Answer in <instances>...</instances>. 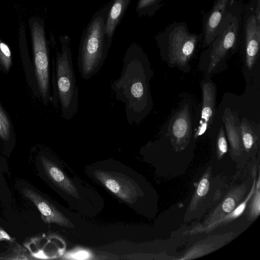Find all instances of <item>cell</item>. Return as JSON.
I'll use <instances>...</instances> for the list:
<instances>
[{"instance_id": "obj_12", "label": "cell", "mask_w": 260, "mask_h": 260, "mask_svg": "<svg viewBox=\"0 0 260 260\" xmlns=\"http://www.w3.org/2000/svg\"><path fill=\"white\" fill-rule=\"evenodd\" d=\"M202 92L201 117L194 139L203 135L211 127L215 112L216 90L213 83L207 81L203 83Z\"/></svg>"}, {"instance_id": "obj_10", "label": "cell", "mask_w": 260, "mask_h": 260, "mask_svg": "<svg viewBox=\"0 0 260 260\" xmlns=\"http://www.w3.org/2000/svg\"><path fill=\"white\" fill-rule=\"evenodd\" d=\"M22 192L37 208L46 223H55L61 226L75 228L74 225L69 219L41 194L28 188H24Z\"/></svg>"}, {"instance_id": "obj_28", "label": "cell", "mask_w": 260, "mask_h": 260, "mask_svg": "<svg viewBox=\"0 0 260 260\" xmlns=\"http://www.w3.org/2000/svg\"><path fill=\"white\" fill-rule=\"evenodd\" d=\"M179 1H183V0H179Z\"/></svg>"}, {"instance_id": "obj_17", "label": "cell", "mask_w": 260, "mask_h": 260, "mask_svg": "<svg viewBox=\"0 0 260 260\" xmlns=\"http://www.w3.org/2000/svg\"><path fill=\"white\" fill-rule=\"evenodd\" d=\"M240 133L242 143L246 151H249L253 146L257 137L248 120L244 118L240 123Z\"/></svg>"}, {"instance_id": "obj_9", "label": "cell", "mask_w": 260, "mask_h": 260, "mask_svg": "<svg viewBox=\"0 0 260 260\" xmlns=\"http://www.w3.org/2000/svg\"><path fill=\"white\" fill-rule=\"evenodd\" d=\"M236 0H215L211 10L203 17L202 46L208 47L216 37L221 21Z\"/></svg>"}, {"instance_id": "obj_25", "label": "cell", "mask_w": 260, "mask_h": 260, "mask_svg": "<svg viewBox=\"0 0 260 260\" xmlns=\"http://www.w3.org/2000/svg\"><path fill=\"white\" fill-rule=\"evenodd\" d=\"M235 207V202L232 198H226L223 202L222 208L223 210L226 213L232 212Z\"/></svg>"}, {"instance_id": "obj_24", "label": "cell", "mask_w": 260, "mask_h": 260, "mask_svg": "<svg viewBox=\"0 0 260 260\" xmlns=\"http://www.w3.org/2000/svg\"><path fill=\"white\" fill-rule=\"evenodd\" d=\"M209 182L208 179L207 178L202 179L198 186L197 190V194L200 197L205 196L209 190Z\"/></svg>"}, {"instance_id": "obj_14", "label": "cell", "mask_w": 260, "mask_h": 260, "mask_svg": "<svg viewBox=\"0 0 260 260\" xmlns=\"http://www.w3.org/2000/svg\"><path fill=\"white\" fill-rule=\"evenodd\" d=\"M105 23L107 42L111 47L115 30L123 18L132 0H111Z\"/></svg>"}, {"instance_id": "obj_6", "label": "cell", "mask_w": 260, "mask_h": 260, "mask_svg": "<svg viewBox=\"0 0 260 260\" xmlns=\"http://www.w3.org/2000/svg\"><path fill=\"white\" fill-rule=\"evenodd\" d=\"M35 68V74L43 103L46 105L51 100L49 57L44 19L31 16L28 19Z\"/></svg>"}, {"instance_id": "obj_8", "label": "cell", "mask_w": 260, "mask_h": 260, "mask_svg": "<svg viewBox=\"0 0 260 260\" xmlns=\"http://www.w3.org/2000/svg\"><path fill=\"white\" fill-rule=\"evenodd\" d=\"M243 28L245 42L246 62L251 69L258 55L260 48V17L255 10L247 5L243 16Z\"/></svg>"}, {"instance_id": "obj_13", "label": "cell", "mask_w": 260, "mask_h": 260, "mask_svg": "<svg viewBox=\"0 0 260 260\" xmlns=\"http://www.w3.org/2000/svg\"><path fill=\"white\" fill-rule=\"evenodd\" d=\"M41 161L46 175L57 187L72 197L79 198L75 184L55 163L44 156L41 157Z\"/></svg>"}, {"instance_id": "obj_22", "label": "cell", "mask_w": 260, "mask_h": 260, "mask_svg": "<svg viewBox=\"0 0 260 260\" xmlns=\"http://www.w3.org/2000/svg\"><path fill=\"white\" fill-rule=\"evenodd\" d=\"M64 257L68 259H90L91 258V253L86 250L78 248L69 252Z\"/></svg>"}, {"instance_id": "obj_19", "label": "cell", "mask_w": 260, "mask_h": 260, "mask_svg": "<svg viewBox=\"0 0 260 260\" xmlns=\"http://www.w3.org/2000/svg\"><path fill=\"white\" fill-rule=\"evenodd\" d=\"M13 131L8 117L0 106V139L9 141L13 136Z\"/></svg>"}, {"instance_id": "obj_4", "label": "cell", "mask_w": 260, "mask_h": 260, "mask_svg": "<svg viewBox=\"0 0 260 260\" xmlns=\"http://www.w3.org/2000/svg\"><path fill=\"white\" fill-rule=\"evenodd\" d=\"M155 39L171 63L183 67L193 54L202 34L190 32L184 22L174 21L158 32Z\"/></svg>"}, {"instance_id": "obj_5", "label": "cell", "mask_w": 260, "mask_h": 260, "mask_svg": "<svg viewBox=\"0 0 260 260\" xmlns=\"http://www.w3.org/2000/svg\"><path fill=\"white\" fill-rule=\"evenodd\" d=\"M242 14V4L236 0L221 21L216 37L208 46L209 73L214 70L230 50L236 47L241 34Z\"/></svg>"}, {"instance_id": "obj_21", "label": "cell", "mask_w": 260, "mask_h": 260, "mask_svg": "<svg viewBox=\"0 0 260 260\" xmlns=\"http://www.w3.org/2000/svg\"><path fill=\"white\" fill-rule=\"evenodd\" d=\"M217 154L221 157L228 151V143L225 138V133L223 126H221L218 133L217 138Z\"/></svg>"}, {"instance_id": "obj_23", "label": "cell", "mask_w": 260, "mask_h": 260, "mask_svg": "<svg viewBox=\"0 0 260 260\" xmlns=\"http://www.w3.org/2000/svg\"><path fill=\"white\" fill-rule=\"evenodd\" d=\"M6 259H32L29 257V255L26 253V250L21 245H17L14 247L13 251L9 254Z\"/></svg>"}, {"instance_id": "obj_27", "label": "cell", "mask_w": 260, "mask_h": 260, "mask_svg": "<svg viewBox=\"0 0 260 260\" xmlns=\"http://www.w3.org/2000/svg\"><path fill=\"white\" fill-rule=\"evenodd\" d=\"M8 241L13 242L15 241V239L11 237L5 231L0 228V241Z\"/></svg>"}, {"instance_id": "obj_16", "label": "cell", "mask_w": 260, "mask_h": 260, "mask_svg": "<svg viewBox=\"0 0 260 260\" xmlns=\"http://www.w3.org/2000/svg\"><path fill=\"white\" fill-rule=\"evenodd\" d=\"M165 0H139L136 11L140 17H152L162 6Z\"/></svg>"}, {"instance_id": "obj_26", "label": "cell", "mask_w": 260, "mask_h": 260, "mask_svg": "<svg viewBox=\"0 0 260 260\" xmlns=\"http://www.w3.org/2000/svg\"><path fill=\"white\" fill-rule=\"evenodd\" d=\"M259 191L257 190L252 205V211L255 214L258 215L259 213Z\"/></svg>"}, {"instance_id": "obj_20", "label": "cell", "mask_w": 260, "mask_h": 260, "mask_svg": "<svg viewBox=\"0 0 260 260\" xmlns=\"http://www.w3.org/2000/svg\"><path fill=\"white\" fill-rule=\"evenodd\" d=\"M12 63V54L9 46L0 38V65L8 71Z\"/></svg>"}, {"instance_id": "obj_7", "label": "cell", "mask_w": 260, "mask_h": 260, "mask_svg": "<svg viewBox=\"0 0 260 260\" xmlns=\"http://www.w3.org/2000/svg\"><path fill=\"white\" fill-rule=\"evenodd\" d=\"M93 174L107 189L127 203H134L141 195L138 184L122 173L96 170Z\"/></svg>"}, {"instance_id": "obj_15", "label": "cell", "mask_w": 260, "mask_h": 260, "mask_svg": "<svg viewBox=\"0 0 260 260\" xmlns=\"http://www.w3.org/2000/svg\"><path fill=\"white\" fill-rule=\"evenodd\" d=\"M222 118L232 149L235 153H239L241 150L242 140L240 126L236 124L237 116L228 108L224 110Z\"/></svg>"}, {"instance_id": "obj_1", "label": "cell", "mask_w": 260, "mask_h": 260, "mask_svg": "<svg viewBox=\"0 0 260 260\" xmlns=\"http://www.w3.org/2000/svg\"><path fill=\"white\" fill-rule=\"evenodd\" d=\"M151 76L146 54L138 44H131L123 58L120 77L111 85L116 100L124 105L130 125L139 124L151 109L149 81Z\"/></svg>"}, {"instance_id": "obj_18", "label": "cell", "mask_w": 260, "mask_h": 260, "mask_svg": "<svg viewBox=\"0 0 260 260\" xmlns=\"http://www.w3.org/2000/svg\"><path fill=\"white\" fill-rule=\"evenodd\" d=\"M254 184H255V180L254 181V183L253 184L252 187L251 188V190L245 199V200L240 205H239L235 209H234L232 212H230V213L226 216H224V217L222 218L221 219L217 220L213 223H212L211 224L209 225L207 228L208 229H210L211 228H214L216 225H217L218 224H219L223 222H225L226 221H228L230 219H233L235 218H237V217L239 216L244 211V210L245 209L246 206L247 205V203H248V201H249V199L251 198V197L252 196L254 192Z\"/></svg>"}, {"instance_id": "obj_2", "label": "cell", "mask_w": 260, "mask_h": 260, "mask_svg": "<svg viewBox=\"0 0 260 260\" xmlns=\"http://www.w3.org/2000/svg\"><path fill=\"white\" fill-rule=\"evenodd\" d=\"M111 5V1L93 14L82 34L77 65L84 80L99 72L107 57L110 47L107 42L105 23Z\"/></svg>"}, {"instance_id": "obj_3", "label": "cell", "mask_w": 260, "mask_h": 260, "mask_svg": "<svg viewBox=\"0 0 260 260\" xmlns=\"http://www.w3.org/2000/svg\"><path fill=\"white\" fill-rule=\"evenodd\" d=\"M60 50L56 54L53 75V102L60 109L62 117L71 120L78 109L79 88L73 69L71 40L60 35Z\"/></svg>"}, {"instance_id": "obj_11", "label": "cell", "mask_w": 260, "mask_h": 260, "mask_svg": "<svg viewBox=\"0 0 260 260\" xmlns=\"http://www.w3.org/2000/svg\"><path fill=\"white\" fill-rule=\"evenodd\" d=\"M168 131L174 147L183 148L188 144L192 132L190 115L187 104L173 117Z\"/></svg>"}]
</instances>
